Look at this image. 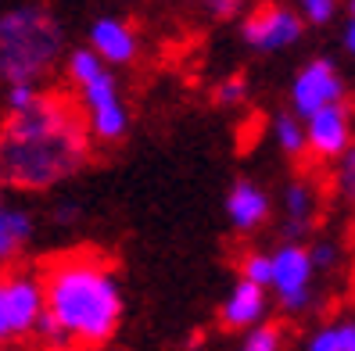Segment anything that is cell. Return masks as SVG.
<instances>
[{
  "mask_svg": "<svg viewBox=\"0 0 355 351\" xmlns=\"http://www.w3.org/2000/svg\"><path fill=\"white\" fill-rule=\"evenodd\" d=\"M94 136L72 93L40 90L0 126V187L51 190L87 169Z\"/></svg>",
  "mask_w": 355,
  "mask_h": 351,
  "instance_id": "cell-1",
  "label": "cell"
},
{
  "mask_svg": "<svg viewBox=\"0 0 355 351\" xmlns=\"http://www.w3.org/2000/svg\"><path fill=\"white\" fill-rule=\"evenodd\" d=\"M44 319L36 334L54 351H101L122 323V287L108 258L94 251L54 255L44 273Z\"/></svg>",
  "mask_w": 355,
  "mask_h": 351,
  "instance_id": "cell-2",
  "label": "cell"
},
{
  "mask_svg": "<svg viewBox=\"0 0 355 351\" xmlns=\"http://www.w3.org/2000/svg\"><path fill=\"white\" fill-rule=\"evenodd\" d=\"M65 54V26L44 4L0 11V82L40 87Z\"/></svg>",
  "mask_w": 355,
  "mask_h": 351,
  "instance_id": "cell-3",
  "label": "cell"
},
{
  "mask_svg": "<svg viewBox=\"0 0 355 351\" xmlns=\"http://www.w3.org/2000/svg\"><path fill=\"white\" fill-rule=\"evenodd\" d=\"M65 72L72 82V97L87 118V129L101 143H119L130 133V108L122 100L115 72L87 47H76L65 57Z\"/></svg>",
  "mask_w": 355,
  "mask_h": 351,
  "instance_id": "cell-4",
  "label": "cell"
},
{
  "mask_svg": "<svg viewBox=\"0 0 355 351\" xmlns=\"http://www.w3.org/2000/svg\"><path fill=\"white\" fill-rule=\"evenodd\" d=\"M40 319H44L40 273H26V269L0 273V344L26 341L29 334H36Z\"/></svg>",
  "mask_w": 355,
  "mask_h": 351,
  "instance_id": "cell-5",
  "label": "cell"
},
{
  "mask_svg": "<svg viewBox=\"0 0 355 351\" xmlns=\"http://www.w3.org/2000/svg\"><path fill=\"white\" fill-rule=\"evenodd\" d=\"M291 115L295 118H312L323 108H334V105H345L348 97V87H345V75L341 69L334 65L330 57H312L295 72L291 79Z\"/></svg>",
  "mask_w": 355,
  "mask_h": 351,
  "instance_id": "cell-6",
  "label": "cell"
},
{
  "mask_svg": "<svg viewBox=\"0 0 355 351\" xmlns=\"http://www.w3.org/2000/svg\"><path fill=\"white\" fill-rule=\"evenodd\" d=\"M269 291L277 294L280 308L291 316L305 312L312 305V269L309 262V247L305 244H280L273 255H269Z\"/></svg>",
  "mask_w": 355,
  "mask_h": 351,
  "instance_id": "cell-7",
  "label": "cell"
},
{
  "mask_svg": "<svg viewBox=\"0 0 355 351\" xmlns=\"http://www.w3.org/2000/svg\"><path fill=\"white\" fill-rule=\"evenodd\" d=\"M302 33H305L302 15L287 4H262L255 11H248L241 22V39L259 54H277V51L295 47Z\"/></svg>",
  "mask_w": 355,
  "mask_h": 351,
  "instance_id": "cell-8",
  "label": "cell"
},
{
  "mask_svg": "<svg viewBox=\"0 0 355 351\" xmlns=\"http://www.w3.org/2000/svg\"><path fill=\"white\" fill-rule=\"evenodd\" d=\"M352 105H334V108H323L312 118H305V151L320 161H338L345 158L352 147H355V126H352Z\"/></svg>",
  "mask_w": 355,
  "mask_h": 351,
  "instance_id": "cell-9",
  "label": "cell"
},
{
  "mask_svg": "<svg viewBox=\"0 0 355 351\" xmlns=\"http://www.w3.org/2000/svg\"><path fill=\"white\" fill-rule=\"evenodd\" d=\"M87 51L97 54L108 69H119V65H130L140 51V36L137 29L119 15H101L90 22V33H87Z\"/></svg>",
  "mask_w": 355,
  "mask_h": 351,
  "instance_id": "cell-10",
  "label": "cell"
},
{
  "mask_svg": "<svg viewBox=\"0 0 355 351\" xmlns=\"http://www.w3.org/2000/svg\"><path fill=\"white\" fill-rule=\"evenodd\" d=\"M269 212H273V201L269 194L252 179H237L226 194V219L237 233H255L259 226H266Z\"/></svg>",
  "mask_w": 355,
  "mask_h": 351,
  "instance_id": "cell-11",
  "label": "cell"
},
{
  "mask_svg": "<svg viewBox=\"0 0 355 351\" xmlns=\"http://www.w3.org/2000/svg\"><path fill=\"white\" fill-rule=\"evenodd\" d=\"M266 308H269V298L262 287L237 280L219 305V323L226 330H255L266 319Z\"/></svg>",
  "mask_w": 355,
  "mask_h": 351,
  "instance_id": "cell-12",
  "label": "cell"
},
{
  "mask_svg": "<svg viewBox=\"0 0 355 351\" xmlns=\"http://www.w3.org/2000/svg\"><path fill=\"white\" fill-rule=\"evenodd\" d=\"M316 222V190L305 179H291L284 187V237L287 244H298L312 233Z\"/></svg>",
  "mask_w": 355,
  "mask_h": 351,
  "instance_id": "cell-13",
  "label": "cell"
},
{
  "mask_svg": "<svg viewBox=\"0 0 355 351\" xmlns=\"http://www.w3.org/2000/svg\"><path fill=\"white\" fill-rule=\"evenodd\" d=\"M33 240V215L26 208H0V273H8L15 258Z\"/></svg>",
  "mask_w": 355,
  "mask_h": 351,
  "instance_id": "cell-14",
  "label": "cell"
},
{
  "mask_svg": "<svg viewBox=\"0 0 355 351\" xmlns=\"http://www.w3.org/2000/svg\"><path fill=\"white\" fill-rule=\"evenodd\" d=\"M273 136H277V147L287 158H302L305 154V126H302V118H295L291 111H280L273 118Z\"/></svg>",
  "mask_w": 355,
  "mask_h": 351,
  "instance_id": "cell-15",
  "label": "cell"
},
{
  "mask_svg": "<svg viewBox=\"0 0 355 351\" xmlns=\"http://www.w3.org/2000/svg\"><path fill=\"white\" fill-rule=\"evenodd\" d=\"M237 351H284V326L262 323L255 330H248V337L241 341Z\"/></svg>",
  "mask_w": 355,
  "mask_h": 351,
  "instance_id": "cell-16",
  "label": "cell"
},
{
  "mask_svg": "<svg viewBox=\"0 0 355 351\" xmlns=\"http://www.w3.org/2000/svg\"><path fill=\"white\" fill-rule=\"evenodd\" d=\"M269 255L266 251H248L244 258H241V280L244 283H255V287H262V291H269Z\"/></svg>",
  "mask_w": 355,
  "mask_h": 351,
  "instance_id": "cell-17",
  "label": "cell"
},
{
  "mask_svg": "<svg viewBox=\"0 0 355 351\" xmlns=\"http://www.w3.org/2000/svg\"><path fill=\"white\" fill-rule=\"evenodd\" d=\"M216 105L219 108H237V105H244L248 100V79L244 75H226L219 87H216Z\"/></svg>",
  "mask_w": 355,
  "mask_h": 351,
  "instance_id": "cell-18",
  "label": "cell"
},
{
  "mask_svg": "<svg viewBox=\"0 0 355 351\" xmlns=\"http://www.w3.org/2000/svg\"><path fill=\"white\" fill-rule=\"evenodd\" d=\"M334 187H338V194H341L348 204H355V147H352L345 158H338V172H334Z\"/></svg>",
  "mask_w": 355,
  "mask_h": 351,
  "instance_id": "cell-19",
  "label": "cell"
},
{
  "mask_svg": "<svg viewBox=\"0 0 355 351\" xmlns=\"http://www.w3.org/2000/svg\"><path fill=\"white\" fill-rule=\"evenodd\" d=\"M298 15H302L305 26H330L334 15H338V4H334V0H305L298 8Z\"/></svg>",
  "mask_w": 355,
  "mask_h": 351,
  "instance_id": "cell-20",
  "label": "cell"
},
{
  "mask_svg": "<svg viewBox=\"0 0 355 351\" xmlns=\"http://www.w3.org/2000/svg\"><path fill=\"white\" fill-rule=\"evenodd\" d=\"M305 351H345V337H341V326L330 323V326H320L316 334L305 341Z\"/></svg>",
  "mask_w": 355,
  "mask_h": 351,
  "instance_id": "cell-21",
  "label": "cell"
},
{
  "mask_svg": "<svg viewBox=\"0 0 355 351\" xmlns=\"http://www.w3.org/2000/svg\"><path fill=\"white\" fill-rule=\"evenodd\" d=\"M338 258H341V251H338V244H330V240H316L309 247V262H312V269H334L338 265Z\"/></svg>",
  "mask_w": 355,
  "mask_h": 351,
  "instance_id": "cell-22",
  "label": "cell"
},
{
  "mask_svg": "<svg viewBox=\"0 0 355 351\" xmlns=\"http://www.w3.org/2000/svg\"><path fill=\"white\" fill-rule=\"evenodd\" d=\"M208 11H212L216 18H234V15L241 11V4H234V0H212V4H208Z\"/></svg>",
  "mask_w": 355,
  "mask_h": 351,
  "instance_id": "cell-23",
  "label": "cell"
},
{
  "mask_svg": "<svg viewBox=\"0 0 355 351\" xmlns=\"http://www.w3.org/2000/svg\"><path fill=\"white\" fill-rule=\"evenodd\" d=\"M341 337H345V351H355V319H341Z\"/></svg>",
  "mask_w": 355,
  "mask_h": 351,
  "instance_id": "cell-24",
  "label": "cell"
},
{
  "mask_svg": "<svg viewBox=\"0 0 355 351\" xmlns=\"http://www.w3.org/2000/svg\"><path fill=\"white\" fill-rule=\"evenodd\" d=\"M341 39H345V51L355 57V18H348V26H345V36H341Z\"/></svg>",
  "mask_w": 355,
  "mask_h": 351,
  "instance_id": "cell-25",
  "label": "cell"
},
{
  "mask_svg": "<svg viewBox=\"0 0 355 351\" xmlns=\"http://www.w3.org/2000/svg\"><path fill=\"white\" fill-rule=\"evenodd\" d=\"M0 208H8V201H4V187H0Z\"/></svg>",
  "mask_w": 355,
  "mask_h": 351,
  "instance_id": "cell-26",
  "label": "cell"
},
{
  "mask_svg": "<svg viewBox=\"0 0 355 351\" xmlns=\"http://www.w3.org/2000/svg\"><path fill=\"white\" fill-rule=\"evenodd\" d=\"M348 11H352V18H355V0H352V4H348Z\"/></svg>",
  "mask_w": 355,
  "mask_h": 351,
  "instance_id": "cell-27",
  "label": "cell"
}]
</instances>
